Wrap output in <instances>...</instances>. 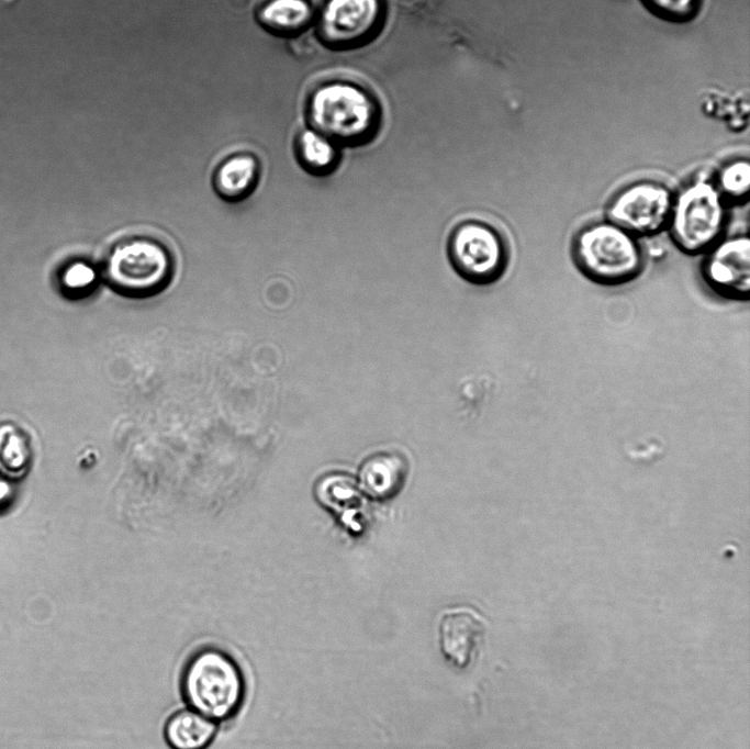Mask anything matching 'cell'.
I'll use <instances>...</instances> for the list:
<instances>
[{
  "mask_svg": "<svg viewBox=\"0 0 750 749\" xmlns=\"http://www.w3.org/2000/svg\"><path fill=\"white\" fill-rule=\"evenodd\" d=\"M257 16L269 32L294 35L307 27L313 9L309 0H267L258 9Z\"/></svg>",
  "mask_w": 750,
  "mask_h": 749,
  "instance_id": "obj_13",
  "label": "cell"
},
{
  "mask_svg": "<svg viewBox=\"0 0 750 749\" xmlns=\"http://www.w3.org/2000/svg\"><path fill=\"white\" fill-rule=\"evenodd\" d=\"M259 165L247 154L233 155L216 168L213 185L216 192L226 200L235 201L246 197L256 186Z\"/></svg>",
  "mask_w": 750,
  "mask_h": 749,
  "instance_id": "obj_12",
  "label": "cell"
},
{
  "mask_svg": "<svg viewBox=\"0 0 750 749\" xmlns=\"http://www.w3.org/2000/svg\"><path fill=\"white\" fill-rule=\"evenodd\" d=\"M725 222L724 198L707 177H699L673 199L668 224L676 246L686 254L696 255L717 243Z\"/></svg>",
  "mask_w": 750,
  "mask_h": 749,
  "instance_id": "obj_5",
  "label": "cell"
},
{
  "mask_svg": "<svg viewBox=\"0 0 750 749\" xmlns=\"http://www.w3.org/2000/svg\"><path fill=\"white\" fill-rule=\"evenodd\" d=\"M573 257L589 279L606 286L629 282L643 267L635 236L611 221L582 228L573 242Z\"/></svg>",
  "mask_w": 750,
  "mask_h": 749,
  "instance_id": "obj_3",
  "label": "cell"
},
{
  "mask_svg": "<svg viewBox=\"0 0 750 749\" xmlns=\"http://www.w3.org/2000/svg\"><path fill=\"white\" fill-rule=\"evenodd\" d=\"M219 730L220 724L184 706L167 716L163 737L169 749H208Z\"/></svg>",
  "mask_w": 750,
  "mask_h": 749,
  "instance_id": "obj_11",
  "label": "cell"
},
{
  "mask_svg": "<svg viewBox=\"0 0 750 749\" xmlns=\"http://www.w3.org/2000/svg\"><path fill=\"white\" fill-rule=\"evenodd\" d=\"M715 186L725 201L746 202L750 190V165L748 160L737 159L725 165L717 176Z\"/></svg>",
  "mask_w": 750,
  "mask_h": 749,
  "instance_id": "obj_15",
  "label": "cell"
},
{
  "mask_svg": "<svg viewBox=\"0 0 750 749\" xmlns=\"http://www.w3.org/2000/svg\"><path fill=\"white\" fill-rule=\"evenodd\" d=\"M485 618L468 606L449 607L437 619V640L445 662L455 670L469 669L480 655L488 634Z\"/></svg>",
  "mask_w": 750,
  "mask_h": 749,
  "instance_id": "obj_9",
  "label": "cell"
},
{
  "mask_svg": "<svg viewBox=\"0 0 750 749\" xmlns=\"http://www.w3.org/2000/svg\"><path fill=\"white\" fill-rule=\"evenodd\" d=\"M167 247L147 236L117 241L105 255L102 272L116 292L126 297H148L167 286L172 275Z\"/></svg>",
  "mask_w": 750,
  "mask_h": 749,
  "instance_id": "obj_4",
  "label": "cell"
},
{
  "mask_svg": "<svg viewBox=\"0 0 750 749\" xmlns=\"http://www.w3.org/2000/svg\"><path fill=\"white\" fill-rule=\"evenodd\" d=\"M295 154L300 165L316 176L332 172L339 161L337 144L313 128L298 135Z\"/></svg>",
  "mask_w": 750,
  "mask_h": 749,
  "instance_id": "obj_14",
  "label": "cell"
},
{
  "mask_svg": "<svg viewBox=\"0 0 750 749\" xmlns=\"http://www.w3.org/2000/svg\"><path fill=\"white\" fill-rule=\"evenodd\" d=\"M384 15V0H323L317 13V33L331 48H354L379 32Z\"/></svg>",
  "mask_w": 750,
  "mask_h": 749,
  "instance_id": "obj_7",
  "label": "cell"
},
{
  "mask_svg": "<svg viewBox=\"0 0 750 749\" xmlns=\"http://www.w3.org/2000/svg\"><path fill=\"white\" fill-rule=\"evenodd\" d=\"M673 198L656 181H638L625 187L609 202V221L631 235L650 236L669 223Z\"/></svg>",
  "mask_w": 750,
  "mask_h": 749,
  "instance_id": "obj_8",
  "label": "cell"
},
{
  "mask_svg": "<svg viewBox=\"0 0 750 749\" xmlns=\"http://www.w3.org/2000/svg\"><path fill=\"white\" fill-rule=\"evenodd\" d=\"M447 249L454 269L472 283L495 281L506 266V247L501 235L480 221L458 224L450 233Z\"/></svg>",
  "mask_w": 750,
  "mask_h": 749,
  "instance_id": "obj_6",
  "label": "cell"
},
{
  "mask_svg": "<svg viewBox=\"0 0 750 749\" xmlns=\"http://www.w3.org/2000/svg\"><path fill=\"white\" fill-rule=\"evenodd\" d=\"M96 269L85 262L76 261L65 267L61 275V283L66 290L79 293L90 290L97 280Z\"/></svg>",
  "mask_w": 750,
  "mask_h": 749,
  "instance_id": "obj_16",
  "label": "cell"
},
{
  "mask_svg": "<svg viewBox=\"0 0 750 749\" xmlns=\"http://www.w3.org/2000/svg\"><path fill=\"white\" fill-rule=\"evenodd\" d=\"M707 284L730 300H748L750 295V242L737 235L716 243L703 264Z\"/></svg>",
  "mask_w": 750,
  "mask_h": 749,
  "instance_id": "obj_10",
  "label": "cell"
},
{
  "mask_svg": "<svg viewBox=\"0 0 750 749\" xmlns=\"http://www.w3.org/2000/svg\"><path fill=\"white\" fill-rule=\"evenodd\" d=\"M184 705L217 724L234 719L247 700L243 667L224 647L203 644L186 657L178 675Z\"/></svg>",
  "mask_w": 750,
  "mask_h": 749,
  "instance_id": "obj_1",
  "label": "cell"
},
{
  "mask_svg": "<svg viewBox=\"0 0 750 749\" xmlns=\"http://www.w3.org/2000/svg\"><path fill=\"white\" fill-rule=\"evenodd\" d=\"M311 128L335 144L360 145L377 132L380 107L369 88L351 78H328L313 87L306 100Z\"/></svg>",
  "mask_w": 750,
  "mask_h": 749,
  "instance_id": "obj_2",
  "label": "cell"
},
{
  "mask_svg": "<svg viewBox=\"0 0 750 749\" xmlns=\"http://www.w3.org/2000/svg\"><path fill=\"white\" fill-rule=\"evenodd\" d=\"M659 15L670 20H685L696 12L699 0H645Z\"/></svg>",
  "mask_w": 750,
  "mask_h": 749,
  "instance_id": "obj_17",
  "label": "cell"
}]
</instances>
